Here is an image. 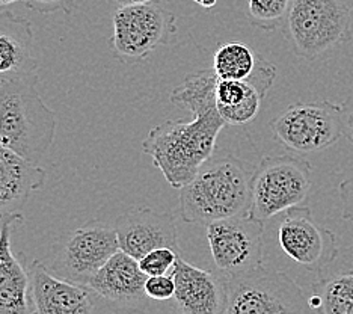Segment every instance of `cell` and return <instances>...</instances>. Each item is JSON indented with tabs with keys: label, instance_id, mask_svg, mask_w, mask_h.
Listing matches in <instances>:
<instances>
[{
	"label": "cell",
	"instance_id": "6da1fadb",
	"mask_svg": "<svg viewBox=\"0 0 353 314\" xmlns=\"http://www.w3.org/2000/svg\"><path fill=\"white\" fill-rule=\"evenodd\" d=\"M225 126L218 108L198 110L194 119H166L148 132L142 151L174 189H181L213 156Z\"/></svg>",
	"mask_w": 353,
	"mask_h": 314
},
{
	"label": "cell",
	"instance_id": "7a4b0ae2",
	"mask_svg": "<svg viewBox=\"0 0 353 314\" xmlns=\"http://www.w3.org/2000/svg\"><path fill=\"white\" fill-rule=\"evenodd\" d=\"M254 169L232 155L212 156L179 195L180 216L188 224L207 225L250 215Z\"/></svg>",
	"mask_w": 353,
	"mask_h": 314
},
{
	"label": "cell",
	"instance_id": "3957f363",
	"mask_svg": "<svg viewBox=\"0 0 353 314\" xmlns=\"http://www.w3.org/2000/svg\"><path fill=\"white\" fill-rule=\"evenodd\" d=\"M56 112L38 92L37 72L3 79L0 86V145L39 164L56 136Z\"/></svg>",
	"mask_w": 353,
	"mask_h": 314
},
{
	"label": "cell",
	"instance_id": "277c9868",
	"mask_svg": "<svg viewBox=\"0 0 353 314\" xmlns=\"http://www.w3.org/2000/svg\"><path fill=\"white\" fill-rule=\"evenodd\" d=\"M312 190V165L296 155L263 157L255 166L250 216L266 222L293 207L307 206Z\"/></svg>",
	"mask_w": 353,
	"mask_h": 314
},
{
	"label": "cell",
	"instance_id": "5b68a950",
	"mask_svg": "<svg viewBox=\"0 0 353 314\" xmlns=\"http://www.w3.org/2000/svg\"><path fill=\"white\" fill-rule=\"evenodd\" d=\"M222 278L225 314H288L310 310L298 283L264 264Z\"/></svg>",
	"mask_w": 353,
	"mask_h": 314
},
{
	"label": "cell",
	"instance_id": "8992f818",
	"mask_svg": "<svg viewBox=\"0 0 353 314\" xmlns=\"http://www.w3.org/2000/svg\"><path fill=\"white\" fill-rule=\"evenodd\" d=\"M350 11L341 0H293L285 37L296 56L312 61L350 37Z\"/></svg>",
	"mask_w": 353,
	"mask_h": 314
},
{
	"label": "cell",
	"instance_id": "52a82bcc",
	"mask_svg": "<svg viewBox=\"0 0 353 314\" xmlns=\"http://www.w3.org/2000/svg\"><path fill=\"white\" fill-rule=\"evenodd\" d=\"M118 249L117 228L94 219L54 242L47 268L56 277L88 286Z\"/></svg>",
	"mask_w": 353,
	"mask_h": 314
},
{
	"label": "cell",
	"instance_id": "ba28073f",
	"mask_svg": "<svg viewBox=\"0 0 353 314\" xmlns=\"http://www.w3.org/2000/svg\"><path fill=\"white\" fill-rule=\"evenodd\" d=\"M274 138L288 151L310 155L339 141L341 132V104L327 100L290 104L270 121Z\"/></svg>",
	"mask_w": 353,
	"mask_h": 314
},
{
	"label": "cell",
	"instance_id": "9c48e42d",
	"mask_svg": "<svg viewBox=\"0 0 353 314\" xmlns=\"http://www.w3.org/2000/svg\"><path fill=\"white\" fill-rule=\"evenodd\" d=\"M110 47L121 62H141L160 44L170 41L175 17L159 3L119 6L114 15Z\"/></svg>",
	"mask_w": 353,
	"mask_h": 314
},
{
	"label": "cell",
	"instance_id": "30bf717a",
	"mask_svg": "<svg viewBox=\"0 0 353 314\" xmlns=\"http://www.w3.org/2000/svg\"><path fill=\"white\" fill-rule=\"evenodd\" d=\"M263 233L264 222L250 215L207 224V242L218 273L230 277L263 264Z\"/></svg>",
	"mask_w": 353,
	"mask_h": 314
},
{
	"label": "cell",
	"instance_id": "8fae6325",
	"mask_svg": "<svg viewBox=\"0 0 353 314\" xmlns=\"http://www.w3.org/2000/svg\"><path fill=\"white\" fill-rule=\"evenodd\" d=\"M278 240L285 255L310 272L325 271L339 257L335 233L319 224L308 206L293 207L284 213Z\"/></svg>",
	"mask_w": 353,
	"mask_h": 314
},
{
	"label": "cell",
	"instance_id": "7c38bea8",
	"mask_svg": "<svg viewBox=\"0 0 353 314\" xmlns=\"http://www.w3.org/2000/svg\"><path fill=\"white\" fill-rule=\"evenodd\" d=\"M30 300L38 314H90L97 311L99 295L90 286L71 283L56 277L49 268L35 260L29 268Z\"/></svg>",
	"mask_w": 353,
	"mask_h": 314
},
{
	"label": "cell",
	"instance_id": "4fadbf2b",
	"mask_svg": "<svg viewBox=\"0 0 353 314\" xmlns=\"http://www.w3.org/2000/svg\"><path fill=\"white\" fill-rule=\"evenodd\" d=\"M115 228L119 249L136 260L162 246L172 248L181 254L172 213L136 207L118 217Z\"/></svg>",
	"mask_w": 353,
	"mask_h": 314
},
{
	"label": "cell",
	"instance_id": "5bb4252c",
	"mask_svg": "<svg viewBox=\"0 0 353 314\" xmlns=\"http://www.w3.org/2000/svg\"><path fill=\"white\" fill-rule=\"evenodd\" d=\"M171 275L176 307L184 314H225V284L219 273L190 264L179 255Z\"/></svg>",
	"mask_w": 353,
	"mask_h": 314
},
{
	"label": "cell",
	"instance_id": "9a60e30c",
	"mask_svg": "<svg viewBox=\"0 0 353 314\" xmlns=\"http://www.w3.org/2000/svg\"><path fill=\"white\" fill-rule=\"evenodd\" d=\"M145 279L139 260L123 249L110 257L103 268L91 278L90 286L101 300L119 305H133L147 300Z\"/></svg>",
	"mask_w": 353,
	"mask_h": 314
},
{
	"label": "cell",
	"instance_id": "2e32d148",
	"mask_svg": "<svg viewBox=\"0 0 353 314\" xmlns=\"http://www.w3.org/2000/svg\"><path fill=\"white\" fill-rule=\"evenodd\" d=\"M20 222H23V215L15 212L0 230V314L34 313L29 271L11 249L12 227Z\"/></svg>",
	"mask_w": 353,
	"mask_h": 314
},
{
	"label": "cell",
	"instance_id": "e0dca14e",
	"mask_svg": "<svg viewBox=\"0 0 353 314\" xmlns=\"http://www.w3.org/2000/svg\"><path fill=\"white\" fill-rule=\"evenodd\" d=\"M46 180L44 168L0 145V216L20 212Z\"/></svg>",
	"mask_w": 353,
	"mask_h": 314
},
{
	"label": "cell",
	"instance_id": "ac0fdd59",
	"mask_svg": "<svg viewBox=\"0 0 353 314\" xmlns=\"http://www.w3.org/2000/svg\"><path fill=\"white\" fill-rule=\"evenodd\" d=\"M35 37L28 20L0 10V77L14 79L37 72Z\"/></svg>",
	"mask_w": 353,
	"mask_h": 314
},
{
	"label": "cell",
	"instance_id": "d6986e66",
	"mask_svg": "<svg viewBox=\"0 0 353 314\" xmlns=\"http://www.w3.org/2000/svg\"><path fill=\"white\" fill-rule=\"evenodd\" d=\"M264 99L266 97L250 80L219 79L216 85V104L228 126L251 123L259 115Z\"/></svg>",
	"mask_w": 353,
	"mask_h": 314
},
{
	"label": "cell",
	"instance_id": "ffe728a7",
	"mask_svg": "<svg viewBox=\"0 0 353 314\" xmlns=\"http://www.w3.org/2000/svg\"><path fill=\"white\" fill-rule=\"evenodd\" d=\"M218 75L213 68L190 72L171 92V101L175 106L189 109L192 114L198 110L218 108L216 104V85Z\"/></svg>",
	"mask_w": 353,
	"mask_h": 314
},
{
	"label": "cell",
	"instance_id": "44dd1931",
	"mask_svg": "<svg viewBox=\"0 0 353 314\" xmlns=\"http://www.w3.org/2000/svg\"><path fill=\"white\" fill-rule=\"evenodd\" d=\"M320 300V314H353V272L320 278L312 284Z\"/></svg>",
	"mask_w": 353,
	"mask_h": 314
},
{
	"label": "cell",
	"instance_id": "7402d4cb",
	"mask_svg": "<svg viewBox=\"0 0 353 314\" xmlns=\"http://www.w3.org/2000/svg\"><path fill=\"white\" fill-rule=\"evenodd\" d=\"M259 53L243 43H225L216 48L213 70L219 79L248 80L256 67Z\"/></svg>",
	"mask_w": 353,
	"mask_h": 314
},
{
	"label": "cell",
	"instance_id": "603a6c76",
	"mask_svg": "<svg viewBox=\"0 0 353 314\" xmlns=\"http://www.w3.org/2000/svg\"><path fill=\"white\" fill-rule=\"evenodd\" d=\"M293 0H248V19L261 30H276L284 26Z\"/></svg>",
	"mask_w": 353,
	"mask_h": 314
},
{
	"label": "cell",
	"instance_id": "cb8c5ba5",
	"mask_svg": "<svg viewBox=\"0 0 353 314\" xmlns=\"http://www.w3.org/2000/svg\"><path fill=\"white\" fill-rule=\"evenodd\" d=\"M179 255L181 254L172 248H156L139 259V266L147 277L165 275V273H171Z\"/></svg>",
	"mask_w": 353,
	"mask_h": 314
},
{
	"label": "cell",
	"instance_id": "d4e9b609",
	"mask_svg": "<svg viewBox=\"0 0 353 314\" xmlns=\"http://www.w3.org/2000/svg\"><path fill=\"white\" fill-rule=\"evenodd\" d=\"M143 288H145L148 300L157 302H166L175 296V281L171 273L147 277L145 287Z\"/></svg>",
	"mask_w": 353,
	"mask_h": 314
},
{
	"label": "cell",
	"instance_id": "484cf974",
	"mask_svg": "<svg viewBox=\"0 0 353 314\" xmlns=\"http://www.w3.org/2000/svg\"><path fill=\"white\" fill-rule=\"evenodd\" d=\"M341 201V217L353 222V175L339 184Z\"/></svg>",
	"mask_w": 353,
	"mask_h": 314
},
{
	"label": "cell",
	"instance_id": "4316f807",
	"mask_svg": "<svg viewBox=\"0 0 353 314\" xmlns=\"http://www.w3.org/2000/svg\"><path fill=\"white\" fill-rule=\"evenodd\" d=\"M341 132L353 144V92L341 104Z\"/></svg>",
	"mask_w": 353,
	"mask_h": 314
},
{
	"label": "cell",
	"instance_id": "83f0119b",
	"mask_svg": "<svg viewBox=\"0 0 353 314\" xmlns=\"http://www.w3.org/2000/svg\"><path fill=\"white\" fill-rule=\"evenodd\" d=\"M65 0H26L30 10L38 11L41 14H50L58 11Z\"/></svg>",
	"mask_w": 353,
	"mask_h": 314
},
{
	"label": "cell",
	"instance_id": "f1b7e54d",
	"mask_svg": "<svg viewBox=\"0 0 353 314\" xmlns=\"http://www.w3.org/2000/svg\"><path fill=\"white\" fill-rule=\"evenodd\" d=\"M115 2L119 6H125V5H142V3H152L157 2V0H115Z\"/></svg>",
	"mask_w": 353,
	"mask_h": 314
},
{
	"label": "cell",
	"instance_id": "f546056e",
	"mask_svg": "<svg viewBox=\"0 0 353 314\" xmlns=\"http://www.w3.org/2000/svg\"><path fill=\"white\" fill-rule=\"evenodd\" d=\"M196 3L203 8H207V10H210L216 3H218V0H196Z\"/></svg>",
	"mask_w": 353,
	"mask_h": 314
},
{
	"label": "cell",
	"instance_id": "4dcf8cb0",
	"mask_svg": "<svg viewBox=\"0 0 353 314\" xmlns=\"http://www.w3.org/2000/svg\"><path fill=\"white\" fill-rule=\"evenodd\" d=\"M17 2H21V0H0V8L12 5V3H17ZM25 2H26V0H25Z\"/></svg>",
	"mask_w": 353,
	"mask_h": 314
},
{
	"label": "cell",
	"instance_id": "1f68e13d",
	"mask_svg": "<svg viewBox=\"0 0 353 314\" xmlns=\"http://www.w3.org/2000/svg\"><path fill=\"white\" fill-rule=\"evenodd\" d=\"M12 215V213H11ZM11 215H6V216H0V230H2V227H3V224H5V221L8 219V217H10Z\"/></svg>",
	"mask_w": 353,
	"mask_h": 314
},
{
	"label": "cell",
	"instance_id": "d6a6232c",
	"mask_svg": "<svg viewBox=\"0 0 353 314\" xmlns=\"http://www.w3.org/2000/svg\"><path fill=\"white\" fill-rule=\"evenodd\" d=\"M2 82H3V79H2V77H0V86H2Z\"/></svg>",
	"mask_w": 353,
	"mask_h": 314
},
{
	"label": "cell",
	"instance_id": "836d02e7",
	"mask_svg": "<svg viewBox=\"0 0 353 314\" xmlns=\"http://www.w3.org/2000/svg\"><path fill=\"white\" fill-rule=\"evenodd\" d=\"M194 2H195V3H196V0H194Z\"/></svg>",
	"mask_w": 353,
	"mask_h": 314
}]
</instances>
